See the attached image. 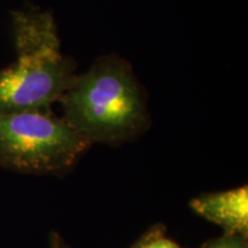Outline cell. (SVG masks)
I'll return each mask as SVG.
<instances>
[{"instance_id": "obj_1", "label": "cell", "mask_w": 248, "mask_h": 248, "mask_svg": "<svg viewBox=\"0 0 248 248\" xmlns=\"http://www.w3.org/2000/svg\"><path fill=\"white\" fill-rule=\"evenodd\" d=\"M59 102L64 121L91 144L133 140L151 125L144 86L119 54L101 55L77 74Z\"/></svg>"}, {"instance_id": "obj_2", "label": "cell", "mask_w": 248, "mask_h": 248, "mask_svg": "<svg viewBox=\"0 0 248 248\" xmlns=\"http://www.w3.org/2000/svg\"><path fill=\"white\" fill-rule=\"evenodd\" d=\"M12 30L16 59L0 69V114L51 109L77 76L75 61L61 52L53 15L13 11Z\"/></svg>"}, {"instance_id": "obj_3", "label": "cell", "mask_w": 248, "mask_h": 248, "mask_svg": "<svg viewBox=\"0 0 248 248\" xmlns=\"http://www.w3.org/2000/svg\"><path fill=\"white\" fill-rule=\"evenodd\" d=\"M91 142L48 110L0 114V167L31 175H60Z\"/></svg>"}, {"instance_id": "obj_4", "label": "cell", "mask_w": 248, "mask_h": 248, "mask_svg": "<svg viewBox=\"0 0 248 248\" xmlns=\"http://www.w3.org/2000/svg\"><path fill=\"white\" fill-rule=\"evenodd\" d=\"M190 208L202 218L218 225L226 234L248 237V186L210 192L190 201Z\"/></svg>"}, {"instance_id": "obj_5", "label": "cell", "mask_w": 248, "mask_h": 248, "mask_svg": "<svg viewBox=\"0 0 248 248\" xmlns=\"http://www.w3.org/2000/svg\"><path fill=\"white\" fill-rule=\"evenodd\" d=\"M248 237L241 234L223 233L219 238L212 239L200 248H248Z\"/></svg>"}, {"instance_id": "obj_6", "label": "cell", "mask_w": 248, "mask_h": 248, "mask_svg": "<svg viewBox=\"0 0 248 248\" xmlns=\"http://www.w3.org/2000/svg\"><path fill=\"white\" fill-rule=\"evenodd\" d=\"M164 232H166V228L163 226L148 240L144 248H183L173 240L164 237Z\"/></svg>"}, {"instance_id": "obj_7", "label": "cell", "mask_w": 248, "mask_h": 248, "mask_svg": "<svg viewBox=\"0 0 248 248\" xmlns=\"http://www.w3.org/2000/svg\"><path fill=\"white\" fill-rule=\"evenodd\" d=\"M161 228H163V225L162 224H156V225H153L152 226L151 229H148V230L145 232L144 234L141 235L140 238H139V239L136 241L135 244L132 245L131 246V248H144L145 247V245H146L147 243H148V240L151 239L152 237H153V235L156 233L157 231L160 230Z\"/></svg>"}, {"instance_id": "obj_8", "label": "cell", "mask_w": 248, "mask_h": 248, "mask_svg": "<svg viewBox=\"0 0 248 248\" xmlns=\"http://www.w3.org/2000/svg\"><path fill=\"white\" fill-rule=\"evenodd\" d=\"M48 248H70L68 246L66 241L63 240V238L57 232H52L49 235V245Z\"/></svg>"}]
</instances>
